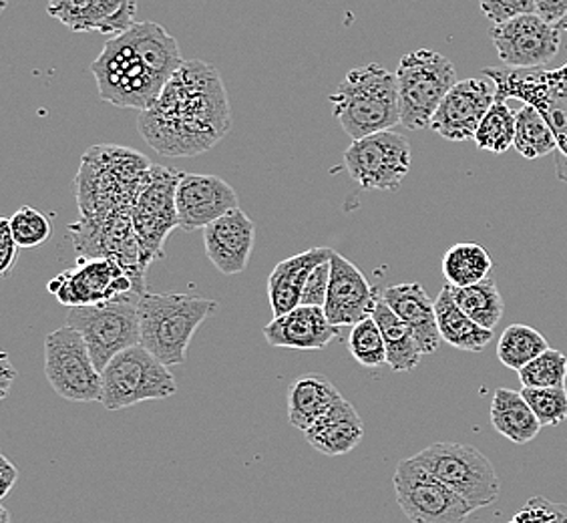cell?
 Masks as SVG:
<instances>
[{"label":"cell","instance_id":"1","mask_svg":"<svg viewBox=\"0 0 567 523\" xmlns=\"http://www.w3.org/2000/svg\"><path fill=\"white\" fill-rule=\"evenodd\" d=\"M137 130L165 157H194L216 147L231 130L218 69L202 59L184 61L152 107L142 111Z\"/></svg>","mask_w":567,"mask_h":523},{"label":"cell","instance_id":"2","mask_svg":"<svg viewBox=\"0 0 567 523\" xmlns=\"http://www.w3.org/2000/svg\"><path fill=\"white\" fill-rule=\"evenodd\" d=\"M152 162L120 145H95L83 155L76 172V206L81 218L103 219L133 214Z\"/></svg>","mask_w":567,"mask_h":523},{"label":"cell","instance_id":"3","mask_svg":"<svg viewBox=\"0 0 567 523\" xmlns=\"http://www.w3.org/2000/svg\"><path fill=\"white\" fill-rule=\"evenodd\" d=\"M330 103L334 120L352 142L401 123L396 75L379 63L350 69Z\"/></svg>","mask_w":567,"mask_h":523},{"label":"cell","instance_id":"4","mask_svg":"<svg viewBox=\"0 0 567 523\" xmlns=\"http://www.w3.org/2000/svg\"><path fill=\"white\" fill-rule=\"evenodd\" d=\"M218 306L216 300L202 296L145 293L140 300L142 347L165 367L184 365L197 328L218 310Z\"/></svg>","mask_w":567,"mask_h":523},{"label":"cell","instance_id":"5","mask_svg":"<svg viewBox=\"0 0 567 523\" xmlns=\"http://www.w3.org/2000/svg\"><path fill=\"white\" fill-rule=\"evenodd\" d=\"M567 33V19L557 24ZM497 88V101L519 99L546 117L557 140V177L567 184V63L559 69H499L481 71Z\"/></svg>","mask_w":567,"mask_h":523},{"label":"cell","instance_id":"6","mask_svg":"<svg viewBox=\"0 0 567 523\" xmlns=\"http://www.w3.org/2000/svg\"><path fill=\"white\" fill-rule=\"evenodd\" d=\"M91 73L97 81L99 98L123 110H150L167 85L145 65L125 33L105 43Z\"/></svg>","mask_w":567,"mask_h":523},{"label":"cell","instance_id":"7","mask_svg":"<svg viewBox=\"0 0 567 523\" xmlns=\"http://www.w3.org/2000/svg\"><path fill=\"white\" fill-rule=\"evenodd\" d=\"M401 125L419 131L431 127L439 105L457 83V71L447 57L419 49L399 61L396 66Z\"/></svg>","mask_w":567,"mask_h":523},{"label":"cell","instance_id":"8","mask_svg":"<svg viewBox=\"0 0 567 523\" xmlns=\"http://www.w3.org/2000/svg\"><path fill=\"white\" fill-rule=\"evenodd\" d=\"M140 300L142 295H130L105 305L69 308L66 325L87 342L99 371L123 350L142 345Z\"/></svg>","mask_w":567,"mask_h":523},{"label":"cell","instance_id":"9","mask_svg":"<svg viewBox=\"0 0 567 523\" xmlns=\"http://www.w3.org/2000/svg\"><path fill=\"white\" fill-rule=\"evenodd\" d=\"M415 459L449 490L470 503L473 512L497 502L502 493V481L492 461L473 445L433 443L419 451Z\"/></svg>","mask_w":567,"mask_h":523},{"label":"cell","instance_id":"10","mask_svg":"<svg viewBox=\"0 0 567 523\" xmlns=\"http://www.w3.org/2000/svg\"><path fill=\"white\" fill-rule=\"evenodd\" d=\"M101 377V404L107 411H121L145 401H162L177 391L174 375L142 345L113 357Z\"/></svg>","mask_w":567,"mask_h":523},{"label":"cell","instance_id":"11","mask_svg":"<svg viewBox=\"0 0 567 523\" xmlns=\"http://www.w3.org/2000/svg\"><path fill=\"white\" fill-rule=\"evenodd\" d=\"M44 377L59 397L73 403H101L103 377L75 328H56L44 338Z\"/></svg>","mask_w":567,"mask_h":523},{"label":"cell","instance_id":"12","mask_svg":"<svg viewBox=\"0 0 567 523\" xmlns=\"http://www.w3.org/2000/svg\"><path fill=\"white\" fill-rule=\"evenodd\" d=\"M47 290L69 308L105 305L123 296L145 295L147 278L111 258H79L75 268L55 276Z\"/></svg>","mask_w":567,"mask_h":523},{"label":"cell","instance_id":"13","mask_svg":"<svg viewBox=\"0 0 567 523\" xmlns=\"http://www.w3.org/2000/svg\"><path fill=\"white\" fill-rule=\"evenodd\" d=\"M182 172L164 165H152L137 202L133 206V229L142 248L143 266L164 258L165 240L175 228H179L177 216V186Z\"/></svg>","mask_w":567,"mask_h":523},{"label":"cell","instance_id":"14","mask_svg":"<svg viewBox=\"0 0 567 523\" xmlns=\"http://www.w3.org/2000/svg\"><path fill=\"white\" fill-rule=\"evenodd\" d=\"M393 483L396 503L413 523H463L473 513L470 503L415 458L403 459L396 465Z\"/></svg>","mask_w":567,"mask_h":523},{"label":"cell","instance_id":"15","mask_svg":"<svg viewBox=\"0 0 567 523\" xmlns=\"http://www.w3.org/2000/svg\"><path fill=\"white\" fill-rule=\"evenodd\" d=\"M350 180L362 189L394 192L411 170V143L396 131L372 133L344 152Z\"/></svg>","mask_w":567,"mask_h":523},{"label":"cell","instance_id":"16","mask_svg":"<svg viewBox=\"0 0 567 523\" xmlns=\"http://www.w3.org/2000/svg\"><path fill=\"white\" fill-rule=\"evenodd\" d=\"M133 214H117L103 219L79 218L69 226V240L73 242L79 258H111L120 262L130 273L147 278L143 266L142 248L133 229Z\"/></svg>","mask_w":567,"mask_h":523},{"label":"cell","instance_id":"17","mask_svg":"<svg viewBox=\"0 0 567 523\" xmlns=\"http://www.w3.org/2000/svg\"><path fill=\"white\" fill-rule=\"evenodd\" d=\"M561 29L549 24L535 12L522 14L513 21L495 24L493 44L509 69H544L556 59L561 49Z\"/></svg>","mask_w":567,"mask_h":523},{"label":"cell","instance_id":"18","mask_svg":"<svg viewBox=\"0 0 567 523\" xmlns=\"http://www.w3.org/2000/svg\"><path fill=\"white\" fill-rule=\"evenodd\" d=\"M497 101V88L492 79L457 81L439 105L431 130L447 142H467L480 130L481 121Z\"/></svg>","mask_w":567,"mask_h":523},{"label":"cell","instance_id":"19","mask_svg":"<svg viewBox=\"0 0 567 523\" xmlns=\"http://www.w3.org/2000/svg\"><path fill=\"white\" fill-rule=\"evenodd\" d=\"M381 295L371 286L367 276L360 273L354 262L344 258L339 252H332L330 258V286H328V320L334 327H354L364 318L372 317Z\"/></svg>","mask_w":567,"mask_h":523},{"label":"cell","instance_id":"20","mask_svg":"<svg viewBox=\"0 0 567 523\" xmlns=\"http://www.w3.org/2000/svg\"><path fill=\"white\" fill-rule=\"evenodd\" d=\"M179 228L206 229L216 219L238 209V194L218 175L182 174L177 186Z\"/></svg>","mask_w":567,"mask_h":523},{"label":"cell","instance_id":"21","mask_svg":"<svg viewBox=\"0 0 567 523\" xmlns=\"http://www.w3.org/2000/svg\"><path fill=\"white\" fill-rule=\"evenodd\" d=\"M49 17H53L75 33H99L120 37L135 24V0H49Z\"/></svg>","mask_w":567,"mask_h":523},{"label":"cell","instance_id":"22","mask_svg":"<svg viewBox=\"0 0 567 523\" xmlns=\"http://www.w3.org/2000/svg\"><path fill=\"white\" fill-rule=\"evenodd\" d=\"M256 244V224L244 209H234L204 229V246L209 262L226 276L248 268Z\"/></svg>","mask_w":567,"mask_h":523},{"label":"cell","instance_id":"23","mask_svg":"<svg viewBox=\"0 0 567 523\" xmlns=\"http://www.w3.org/2000/svg\"><path fill=\"white\" fill-rule=\"evenodd\" d=\"M340 337V328L328 320L324 308L298 306L264 327V338L276 349L322 350Z\"/></svg>","mask_w":567,"mask_h":523},{"label":"cell","instance_id":"24","mask_svg":"<svg viewBox=\"0 0 567 523\" xmlns=\"http://www.w3.org/2000/svg\"><path fill=\"white\" fill-rule=\"evenodd\" d=\"M382 300L413 330L423 355H433L439 350L443 338L436 325L435 300L429 298L421 284H394L382 293Z\"/></svg>","mask_w":567,"mask_h":523},{"label":"cell","instance_id":"25","mask_svg":"<svg viewBox=\"0 0 567 523\" xmlns=\"http://www.w3.org/2000/svg\"><path fill=\"white\" fill-rule=\"evenodd\" d=\"M332 252L334 250L330 248H310L274 266L272 274L268 278V298H270L274 317L288 315L290 310L302 305V293H305L308 276L317 266L330 260Z\"/></svg>","mask_w":567,"mask_h":523},{"label":"cell","instance_id":"26","mask_svg":"<svg viewBox=\"0 0 567 523\" xmlns=\"http://www.w3.org/2000/svg\"><path fill=\"white\" fill-rule=\"evenodd\" d=\"M310 448L328 458H342L359 448L364 437V423L354 404L344 397L332 404L327 413L305 433Z\"/></svg>","mask_w":567,"mask_h":523},{"label":"cell","instance_id":"27","mask_svg":"<svg viewBox=\"0 0 567 523\" xmlns=\"http://www.w3.org/2000/svg\"><path fill=\"white\" fill-rule=\"evenodd\" d=\"M340 399L342 394L327 375H300L288 389V421L298 431L306 433Z\"/></svg>","mask_w":567,"mask_h":523},{"label":"cell","instance_id":"28","mask_svg":"<svg viewBox=\"0 0 567 523\" xmlns=\"http://www.w3.org/2000/svg\"><path fill=\"white\" fill-rule=\"evenodd\" d=\"M125 34L130 37L133 47L142 55L145 65L150 66L164 83H167L179 71V66L184 65L179 44L162 24L152 21L135 22Z\"/></svg>","mask_w":567,"mask_h":523},{"label":"cell","instance_id":"29","mask_svg":"<svg viewBox=\"0 0 567 523\" xmlns=\"http://www.w3.org/2000/svg\"><path fill=\"white\" fill-rule=\"evenodd\" d=\"M435 312L441 338L453 349L481 352L492 342L493 330L480 327L458 308L455 298L451 296L449 284L435 298Z\"/></svg>","mask_w":567,"mask_h":523},{"label":"cell","instance_id":"30","mask_svg":"<svg viewBox=\"0 0 567 523\" xmlns=\"http://www.w3.org/2000/svg\"><path fill=\"white\" fill-rule=\"evenodd\" d=\"M489 414L493 429L515 445H525L534 441L542 431V423L537 421L522 391L499 387L493 394Z\"/></svg>","mask_w":567,"mask_h":523},{"label":"cell","instance_id":"31","mask_svg":"<svg viewBox=\"0 0 567 523\" xmlns=\"http://www.w3.org/2000/svg\"><path fill=\"white\" fill-rule=\"evenodd\" d=\"M372 318L377 320V325L381 328L382 338H384V345H386L389 367L394 372L413 371L416 365L421 362L423 350L419 347L413 330L394 315L391 306L382 300V295L379 302H377L374 312H372Z\"/></svg>","mask_w":567,"mask_h":523},{"label":"cell","instance_id":"32","mask_svg":"<svg viewBox=\"0 0 567 523\" xmlns=\"http://www.w3.org/2000/svg\"><path fill=\"white\" fill-rule=\"evenodd\" d=\"M492 268L493 260L489 252L485 250L481 244H473V242H461L451 246L447 254L443 256V266H441L449 286H455V288H465V286L487 280Z\"/></svg>","mask_w":567,"mask_h":523},{"label":"cell","instance_id":"33","mask_svg":"<svg viewBox=\"0 0 567 523\" xmlns=\"http://www.w3.org/2000/svg\"><path fill=\"white\" fill-rule=\"evenodd\" d=\"M449 290H451V296L455 298L458 308L471 320H475L480 327L493 330L499 325L503 310H505V302H503L502 293H499L497 283L493 278L473 284V286H465V288L449 286Z\"/></svg>","mask_w":567,"mask_h":523},{"label":"cell","instance_id":"34","mask_svg":"<svg viewBox=\"0 0 567 523\" xmlns=\"http://www.w3.org/2000/svg\"><path fill=\"white\" fill-rule=\"evenodd\" d=\"M513 147L525 160H537L557 152L556 135L546 117L535 110L534 105L524 103V107L517 110Z\"/></svg>","mask_w":567,"mask_h":523},{"label":"cell","instance_id":"35","mask_svg":"<svg viewBox=\"0 0 567 523\" xmlns=\"http://www.w3.org/2000/svg\"><path fill=\"white\" fill-rule=\"evenodd\" d=\"M546 350H549V342L539 330L527 325H512L503 330L497 342V359L503 367L519 372Z\"/></svg>","mask_w":567,"mask_h":523},{"label":"cell","instance_id":"36","mask_svg":"<svg viewBox=\"0 0 567 523\" xmlns=\"http://www.w3.org/2000/svg\"><path fill=\"white\" fill-rule=\"evenodd\" d=\"M515 125H517V111H513L505 101H495L492 110L481 121L480 130L475 133L473 142L483 152H509L515 143Z\"/></svg>","mask_w":567,"mask_h":523},{"label":"cell","instance_id":"37","mask_svg":"<svg viewBox=\"0 0 567 523\" xmlns=\"http://www.w3.org/2000/svg\"><path fill=\"white\" fill-rule=\"evenodd\" d=\"M349 352L352 359L364 369H381L389 365L386 359V345L382 338L381 328L374 318H364L350 330Z\"/></svg>","mask_w":567,"mask_h":523},{"label":"cell","instance_id":"38","mask_svg":"<svg viewBox=\"0 0 567 523\" xmlns=\"http://www.w3.org/2000/svg\"><path fill=\"white\" fill-rule=\"evenodd\" d=\"M519 381L524 389H559L566 387L567 357L561 350L549 349L524 367Z\"/></svg>","mask_w":567,"mask_h":523},{"label":"cell","instance_id":"39","mask_svg":"<svg viewBox=\"0 0 567 523\" xmlns=\"http://www.w3.org/2000/svg\"><path fill=\"white\" fill-rule=\"evenodd\" d=\"M11 232L19 248L33 250L53 236V224L44 216L43 212L31 206H22L12 214Z\"/></svg>","mask_w":567,"mask_h":523},{"label":"cell","instance_id":"40","mask_svg":"<svg viewBox=\"0 0 567 523\" xmlns=\"http://www.w3.org/2000/svg\"><path fill=\"white\" fill-rule=\"evenodd\" d=\"M542 427L561 425L567 419V389H522Z\"/></svg>","mask_w":567,"mask_h":523},{"label":"cell","instance_id":"41","mask_svg":"<svg viewBox=\"0 0 567 523\" xmlns=\"http://www.w3.org/2000/svg\"><path fill=\"white\" fill-rule=\"evenodd\" d=\"M509 523H567V503L534 498L513 515Z\"/></svg>","mask_w":567,"mask_h":523},{"label":"cell","instance_id":"42","mask_svg":"<svg viewBox=\"0 0 567 523\" xmlns=\"http://www.w3.org/2000/svg\"><path fill=\"white\" fill-rule=\"evenodd\" d=\"M480 4L481 12L495 24L535 12V0H480Z\"/></svg>","mask_w":567,"mask_h":523},{"label":"cell","instance_id":"43","mask_svg":"<svg viewBox=\"0 0 567 523\" xmlns=\"http://www.w3.org/2000/svg\"><path fill=\"white\" fill-rule=\"evenodd\" d=\"M328 286H330V260L317 266L308 276V283L302 293V306H318L324 308L327 305Z\"/></svg>","mask_w":567,"mask_h":523},{"label":"cell","instance_id":"44","mask_svg":"<svg viewBox=\"0 0 567 523\" xmlns=\"http://www.w3.org/2000/svg\"><path fill=\"white\" fill-rule=\"evenodd\" d=\"M19 256V244L14 240L9 218L0 219V273L9 276V273Z\"/></svg>","mask_w":567,"mask_h":523},{"label":"cell","instance_id":"45","mask_svg":"<svg viewBox=\"0 0 567 523\" xmlns=\"http://www.w3.org/2000/svg\"><path fill=\"white\" fill-rule=\"evenodd\" d=\"M535 14L549 24L567 19V0H535Z\"/></svg>","mask_w":567,"mask_h":523},{"label":"cell","instance_id":"46","mask_svg":"<svg viewBox=\"0 0 567 523\" xmlns=\"http://www.w3.org/2000/svg\"><path fill=\"white\" fill-rule=\"evenodd\" d=\"M19 480V469L12 465L11 459L0 455V498H7Z\"/></svg>","mask_w":567,"mask_h":523},{"label":"cell","instance_id":"47","mask_svg":"<svg viewBox=\"0 0 567 523\" xmlns=\"http://www.w3.org/2000/svg\"><path fill=\"white\" fill-rule=\"evenodd\" d=\"M14 379H17V369L12 367L9 355L2 352V357H0V384H2V387H0V397H2V399L9 397Z\"/></svg>","mask_w":567,"mask_h":523},{"label":"cell","instance_id":"48","mask_svg":"<svg viewBox=\"0 0 567 523\" xmlns=\"http://www.w3.org/2000/svg\"><path fill=\"white\" fill-rule=\"evenodd\" d=\"M0 517H2V523H11V513L4 505H0Z\"/></svg>","mask_w":567,"mask_h":523},{"label":"cell","instance_id":"49","mask_svg":"<svg viewBox=\"0 0 567 523\" xmlns=\"http://www.w3.org/2000/svg\"><path fill=\"white\" fill-rule=\"evenodd\" d=\"M4 7H7V0H2V9H4Z\"/></svg>","mask_w":567,"mask_h":523}]
</instances>
